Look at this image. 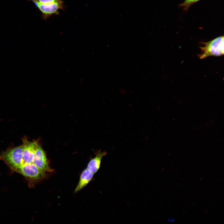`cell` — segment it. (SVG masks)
<instances>
[{"label": "cell", "instance_id": "obj_8", "mask_svg": "<svg viewBox=\"0 0 224 224\" xmlns=\"http://www.w3.org/2000/svg\"><path fill=\"white\" fill-rule=\"evenodd\" d=\"M94 174L87 168L85 169L81 175L79 181L74 192H77L86 186L91 180Z\"/></svg>", "mask_w": 224, "mask_h": 224}, {"label": "cell", "instance_id": "obj_9", "mask_svg": "<svg viewBox=\"0 0 224 224\" xmlns=\"http://www.w3.org/2000/svg\"><path fill=\"white\" fill-rule=\"evenodd\" d=\"M200 0H185L184 2L180 3L179 6L182 7L184 11H187L191 5Z\"/></svg>", "mask_w": 224, "mask_h": 224}, {"label": "cell", "instance_id": "obj_1", "mask_svg": "<svg viewBox=\"0 0 224 224\" xmlns=\"http://www.w3.org/2000/svg\"><path fill=\"white\" fill-rule=\"evenodd\" d=\"M224 36L218 37L207 42H202L204 46L200 47L202 53L198 56L203 59L210 56H220L224 54Z\"/></svg>", "mask_w": 224, "mask_h": 224}, {"label": "cell", "instance_id": "obj_3", "mask_svg": "<svg viewBox=\"0 0 224 224\" xmlns=\"http://www.w3.org/2000/svg\"><path fill=\"white\" fill-rule=\"evenodd\" d=\"M32 2L41 13L43 20H46L54 15H59V10H65L64 2L62 0L48 4H42L36 1Z\"/></svg>", "mask_w": 224, "mask_h": 224}, {"label": "cell", "instance_id": "obj_10", "mask_svg": "<svg viewBox=\"0 0 224 224\" xmlns=\"http://www.w3.org/2000/svg\"><path fill=\"white\" fill-rule=\"evenodd\" d=\"M31 2L36 1L39 3L43 4H48L54 3L59 1V0H28Z\"/></svg>", "mask_w": 224, "mask_h": 224}, {"label": "cell", "instance_id": "obj_7", "mask_svg": "<svg viewBox=\"0 0 224 224\" xmlns=\"http://www.w3.org/2000/svg\"><path fill=\"white\" fill-rule=\"evenodd\" d=\"M106 154V152L105 151L97 152L96 156L89 162L87 169L93 174L96 173L100 167L102 158Z\"/></svg>", "mask_w": 224, "mask_h": 224}, {"label": "cell", "instance_id": "obj_2", "mask_svg": "<svg viewBox=\"0 0 224 224\" xmlns=\"http://www.w3.org/2000/svg\"><path fill=\"white\" fill-rule=\"evenodd\" d=\"M0 160L6 162L12 170L20 167L24 163L22 145L2 152L0 155Z\"/></svg>", "mask_w": 224, "mask_h": 224}, {"label": "cell", "instance_id": "obj_5", "mask_svg": "<svg viewBox=\"0 0 224 224\" xmlns=\"http://www.w3.org/2000/svg\"><path fill=\"white\" fill-rule=\"evenodd\" d=\"M23 159L24 163L30 164L33 163L35 153L38 142L36 141L30 142L26 137L22 138Z\"/></svg>", "mask_w": 224, "mask_h": 224}, {"label": "cell", "instance_id": "obj_4", "mask_svg": "<svg viewBox=\"0 0 224 224\" xmlns=\"http://www.w3.org/2000/svg\"><path fill=\"white\" fill-rule=\"evenodd\" d=\"M30 179L37 180L45 176V171L36 166L33 163H23L20 167L12 169Z\"/></svg>", "mask_w": 224, "mask_h": 224}, {"label": "cell", "instance_id": "obj_6", "mask_svg": "<svg viewBox=\"0 0 224 224\" xmlns=\"http://www.w3.org/2000/svg\"><path fill=\"white\" fill-rule=\"evenodd\" d=\"M33 163L45 172L52 171L49 166L45 152L38 143L36 148Z\"/></svg>", "mask_w": 224, "mask_h": 224}, {"label": "cell", "instance_id": "obj_11", "mask_svg": "<svg viewBox=\"0 0 224 224\" xmlns=\"http://www.w3.org/2000/svg\"><path fill=\"white\" fill-rule=\"evenodd\" d=\"M175 218H169L168 219V221L171 222H174L175 221Z\"/></svg>", "mask_w": 224, "mask_h": 224}]
</instances>
